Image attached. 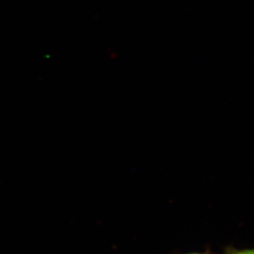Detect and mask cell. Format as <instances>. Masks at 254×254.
Instances as JSON below:
<instances>
[{
    "instance_id": "cell-1",
    "label": "cell",
    "mask_w": 254,
    "mask_h": 254,
    "mask_svg": "<svg viewBox=\"0 0 254 254\" xmlns=\"http://www.w3.org/2000/svg\"><path fill=\"white\" fill-rule=\"evenodd\" d=\"M221 254H254V248L237 249L234 246H227Z\"/></svg>"
},
{
    "instance_id": "cell-2",
    "label": "cell",
    "mask_w": 254,
    "mask_h": 254,
    "mask_svg": "<svg viewBox=\"0 0 254 254\" xmlns=\"http://www.w3.org/2000/svg\"><path fill=\"white\" fill-rule=\"evenodd\" d=\"M213 254L212 252L210 251V249L208 248L207 250H205L204 252L199 253V252H194V253H189V254Z\"/></svg>"
}]
</instances>
